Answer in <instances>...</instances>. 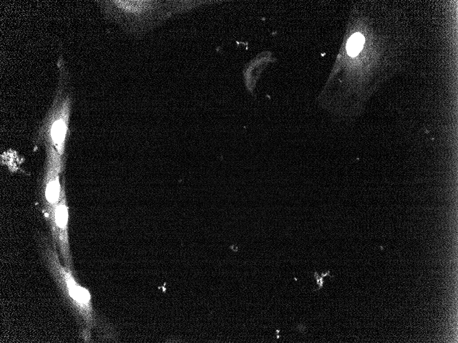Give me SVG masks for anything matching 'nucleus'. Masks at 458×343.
I'll return each instance as SVG.
<instances>
[{
    "label": "nucleus",
    "instance_id": "1",
    "mask_svg": "<svg viewBox=\"0 0 458 343\" xmlns=\"http://www.w3.org/2000/svg\"><path fill=\"white\" fill-rule=\"evenodd\" d=\"M37 246L43 262L53 278L63 302L70 309L86 341L91 340V332L101 327V320L94 309L91 295L75 276V271L62 265L57 244L44 233H38Z\"/></svg>",
    "mask_w": 458,
    "mask_h": 343
},
{
    "label": "nucleus",
    "instance_id": "2",
    "mask_svg": "<svg viewBox=\"0 0 458 343\" xmlns=\"http://www.w3.org/2000/svg\"><path fill=\"white\" fill-rule=\"evenodd\" d=\"M103 15L126 33L141 36L171 14L191 9V1H97Z\"/></svg>",
    "mask_w": 458,
    "mask_h": 343
},
{
    "label": "nucleus",
    "instance_id": "3",
    "mask_svg": "<svg viewBox=\"0 0 458 343\" xmlns=\"http://www.w3.org/2000/svg\"><path fill=\"white\" fill-rule=\"evenodd\" d=\"M45 168L40 194L42 212L52 235L54 231V210L62 191L60 173L64 169V162L53 149H45Z\"/></svg>",
    "mask_w": 458,
    "mask_h": 343
},
{
    "label": "nucleus",
    "instance_id": "4",
    "mask_svg": "<svg viewBox=\"0 0 458 343\" xmlns=\"http://www.w3.org/2000/svg\"><path fill=\"white\" fill-rule=\"evenodd\" d=\"M65 185V178L63 177L60 198L54 210V231L51 235V238L59 249L60 255L64 262V266L72 270H75L69 241V208Z\"/></svg>",
    "mask_w": 458,
    "mask_h": 343
},
{
    "label": "nucleus",
    "instance_id": "5",
    "mask_svg": "<svg viewBox=\"0 0 458 343\" xmlns=\"http://www.w3.org/2000/svg\"><path fill=\"white\" fill-rule=\"evenodd\" d=\"M365 38L360 33L354 34L348 39L346 44L348 54L351 57L357 55L363 49Z\"/></svg>",
    "mask_w": 458,
    "mask_h": 343
},
{
    "label": "nucleus",
    "instance_id": "6",
    "mask_svg": "<svg viewBox=\"0 0 458 343\" xmlns=\"http://www.w3.org/2000/svg\"><path fill=\"white\" fill-rule=\"evenodd\" d=\"M314 277L316 280L317 285H318V288L317 289L318 290L323 287L324 277H322V275H319V274L317 272H315Z\"/></svg>",
    "mask_w": 458,
    "mask_h": 343
}]
</instances>
